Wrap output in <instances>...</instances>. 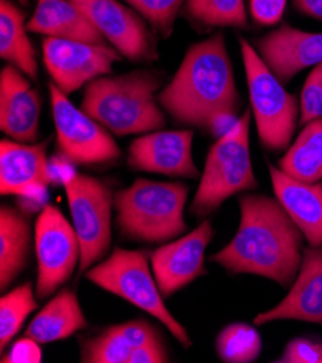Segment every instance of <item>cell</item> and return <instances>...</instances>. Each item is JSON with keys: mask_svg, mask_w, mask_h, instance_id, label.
Here are the masks:
<instances>
[{"mask_svg": "<svg viewBox=\"0 0 322 363\" xmlns=\"http://www.w3.org/2000/svg\"><path fill=\"white\" fill-rule=\"evenodd\" d=\"M236 236L211 262L233 275L252 274L291 286L304 259V233L277 199L243 194Z\"/></svg>", "mask_w": 322, "mask_h": 363, "instance_id": "cell-1", "label": "cell"}, {"mask_svg": "<svg viewBox=\"0 0 322 363\" xmlns=\"http://www.w3.org/2000/svg\"><path fill=\"white\" fill-rule=\"evenodd\" d=\"M158 101L173 122L205 132L220 113H238L241 100L224 33L188 48Z\"/></svg>", "mask_w": 322, "mask_h": 363, "instance_id": "cell-2", "label": "cell"}, {"mask_svg": "<svg viewBox=\"0 0 322 363\" xmlns=\"http://www.w3.org/2000/svg\"><path fill=\"white\" fill-rule=\"evenodd\" d=\"M162 77L152 69L103 76L84 87L83 111L116 136L145 135L166 126L158 101Z\"/></svg>", "mask_w": 322, "mask_h": 363, "instance_id": "cell-3", "label": "cell"}, {"mask_svg": "<svg viewBox=\"0 0 322 363\" xmlns=\"http://www.w3.org/2000/svg\"><path fill=\"white\" fill-rule=\"evenodd\" d=\"M188 186L139 178L115 193L116 225L120 235L143 243H163L183 236Z\"/></svg>", "mask_w": 322, "mask_h": 363, "instance_id": "cell-4", "label": "cell"}, {"mask_svg": "<svg viewBox=\"0 0 322 363\" xmlns=\"http://www.w3.org/2000/svg\"><path fill=\"white\" fill-rule=\"evenodd\" d=\"M250 122L252 111L247 108L234 128L211 147L190 207V211L197 217H207L227 199L258 189L250 155Z\"/></svg>", "mask_w": 322, "mask_h": 363, "instance_id": "cell-5", "label": "cell"}, {"mask_svg": "<svg viewBox=\"0 0 322 363\" xmlns=\"http://www.w3.org/2000/svg\"><path fill=\"white\" fill-rule=\"evenodd\" d=\"M151 257L143 250L116 247L112 255L86 272V278L107 293L119 296L155 317L185 349L192 346L190 335L163 303Z\"/></svg>", "mask_w": 322, "mask_h": 363, "instance_id": "cell-6", "label": "cell"}, {"mask_svg": "<svg viewBox=\"0 0 322 363\" xmlns=\"http://www.w3.org/2000/svg\"><path fill=\"white\" fill-rule=\"evenodd\" d=\"M238 44L259 140L269 152L286 151L299 125V99L286 91L284 84L262 61L255 45L244 38H238Z\"/></svg>", "mask_w": 322, "mask_h": 363, "instance_id": "cell-7", "label": "cell"}, {"mask_svg": "<svg viewBox=\"0 0 322 363\" xmlns=\"http://www.w3.org/2000/svg\"><path fill=\"white\" fill-rule=\"evenodd\" d=\"M61 183L81 246L79 275H83L110 249L115 194L98 178L81 172H67L61 177Z\"/></svg>", "mask_w": 322, "mask_h": 363, "instance_id": "cell-8", "label": "cell"}, {"mask_svg": "<svg viewBox=\"0 0 322 363\" xmlns=\"http://www.w3.org/2000/svg\"><path fill=\"white\" fill-rule=\"evenodd\" d=\"M50 97L57 148L65 161L83 167H103L122 158V150L112 132L79 108L54 83H50Z\"/></svg>", "mask_w": 322, "mask_h": 363, "instance_id": "cell-9", "label": "cell"}, {"mask_svg": "<svg viewBox=\"0 0 322 363\" xmlns=\"http://www.w3.org/2000/svg\"><path fill=\"white\" fill-rule=\"evenodd\" d=\"M35 252L38 261L37 296L44 300L71 279L81 259L77 232L54 204L48 203L35 223Z\"/></svg>", "mask_w": 322, "mask_h": 363, "instance_id": "cell-10", "label": "cell"}, {"mask_svg": "<svg viewBox=\"0 0 322 363\" xmlns=\"http://www.w3.org/2000/svg\"><path fill=\"white\" fill-rule=\"evenodd\" d=\"M123 58L149 64L159 58L155 32L133 8L119 0H73Z\"/></svg>", "mask_w": 322, "mask_h": 363, "instance_id": "cell-11", "label": "cell"}, {"mask_svg": "<svg viewBox=\"0 0 322 363\" xmlns=\"http://www.w3.org/2000/svg\"><path fill=\"white\" fill-rule=\"evenodd\" d=\"M42 55L52 83L67 96L98 77L112 74L113 65L123 58L112 45L58 38H44Z\"/></svg>", "mask_w": 322, "mask_h": 363, "instance_id": "cell-12", "label": "cell"}, {"mask_svg": "<svg viewBox=\"0 0 322 363\" xmlns=\"http://www.w3.org/2000/svg\"><path fill=\"white\" fill-rule=\"evenodd\" d=\"M214 238V228L204 220L191 233L171 240L151 253V265L163 298L181 291L183 288L207 274L205 249Z\"/></svg>", "mask_w": 322, "mask_h": 363, "instance_id": "cell-13", "label": "cell"}, {"mask_svg": "<svg viewBox=\"0 0 322 363\" xmlns=\"http://www.w3.org/2000/svg\"><path fill=\"white\" fill-rule=\"evenodd\" d=\"M191 129L154 130L132 140L127 165L134 171L169 177L197 178L200 171L192 158Z\"/></svg>", "mask_w": 322, "mask_h": 363, "instance_id": "cell-14", "label": "cell"}, {"mask_svg": "<svg viewBox=\"0 0 322 363\" xmlns=\"http://www.w3.org/2000/svg\"><path fill=\"white\" fill-rule=\"evenodd\" d=\"M255 48L276 79L288 84L301 71L322 62V32L282 25L259 38Z\"/></svg>", "mask_w": 322, "mask_h": 363, "instance_id": "cell-15", "label": "cell"}, {"mask_svg": "<svg viewBox=\"0 0 322 363\" xmlns=\"http://www.w3.org/2000/svg\"><path fill=\"white\" fill-rule=\"evenodd\" d=\"M21 69L6 65L0 72V129L9 139L35 143L40 138L42 100Z\"/></svg>", "mask_w": 322, "mask_h": 363, "instance_id": "cell-16", "label": "cell"}, {"mask_svg": "<svg viewBox=\"0 0 322 363\" xmlns=\"http://www.w3.org/2000/svg\"><path fill=\"white\" fill-rule=\"evenodd\" d=\"M51 139L22 143L13 139L0 142V193L2 196H28L47 190L52 172L47 158Z\"/></svg>", "mask_w": 322, "mask_h": 363, "instance_id": "cell-17", "label": "cell"}, {"mask_svg": "<svg viewBox=\"0 0 322 363\" xmlns=\"http://www.w3.org/2000/svg\"><path fill=\"white\" fill-rule=\"evenodd\" d=\"M279 320H298L322 325V246L304 249L302 265L289 293L277 306L258 314L253 324L265 325Z\"/></svg>", "mask_w": 322, "mask_h": 363, "instance_id": "cell-18", "label": "cell"}, {"mask_svg": "<svg viewBox=\"0 0 322 363\" xmlns=\"http://www.w3.org/2000/svg\"><path fill=\"white\" fill-rule=\"evenodd\" d=\"M163 340L161 330L145 318H136L105 328L97 336L81 342L84 363H129L140 347Z\"/></svg>", "mask_w": 322, "mask_h": 363, "instance_id": "cell-19", "label": "cell"}, {"mask_svg": "<svg viewBox=\"0 0 322 363\" xmlns=\"http://www.w3.org/2000/svg\"><path fill=\"white\" fill-rule=\"evenodd\" d=\"M276 199L292 217L311 246H322V183H304L269 164Z\"/></svg>", "mask_w": 322, "mask_h": 363, "instance_id": "cell-20", "label": "cell"}, {"mask_svg": "<svg viewBox=\"0 0 322 363\" xmlns=\"http://www.w3.org/2000/svg\"><path fill=\"white\" fill-rule=\"evenodd\" d=\"M28 30L76 43L109 45L88 15L73 0H38Z\"/></svg>", "mask_w": 322, "mask_h": 363, "instance_id": "cell-21", "label": "cell"}, {"mask_svg": "<svg viewBox=\"0 0 322 363\" xmlns=\"http://www.w3.org/2000/svg\"><path fill=\"white\" fill-rule=\"evenodd\" d=\"M87 325L77 293L71 288H62L32 318L23 336L38 345H47L68 339L87 329Z\"/></svg>", "mask_w": 322, "mask_h": 363, "instance_id": "cell-22", "label": "cell"}, {"mask_svg": "<svg viewBox=\"0 0 322 363\" xmlns=\"http://www.w3.org/2000/svg\"><path fill=\"white\" fill-rule=\"evenodd\" d=\"M32 228L28 213L11 206L0 210V289L18 279L29 262Z\"/></svg>", "mask_w": 322, "mask_h": 363, "instance_id": "cell-23", "label": "cell"}, {"mask_svg": "<svg viewBox=\"0 0 322 363\" xmlns=\"http://www.w3.org/2000/svg\"><path fill=\"white\" fill-rule=\"evenodd\" d=\"M28 32L26 12L12 0H0V57L37 80L40 67Z\"/></svg>", "mask_w": 322, "mask_h": 363, "instance_id": "cell-24", "label": "cell"}, {"mask_svg": "<svg viewBox=\"0 0 322 363\" xmlns=\"http://www.w3.org/2000/svg\"><path fill=\"white\" fill-rule=\"evenodd\" d=\"M277 164L282 172L304 183L322 181V119L304 125Z\"/></svg>", "mask_w": 322, "mask_h": 363, "instance_id": "cell-25", "label": "cell"}, {"mask_svg": "<svg viewBox=\"0 0 322 363\" xmlns=\"http://www.w3.org/2000/svg\"><path fill=\"white\" fill-rule=\"evenodd\" d=\"M185 16L204 29L248 26L244 0H187Z\"/></svg>", "mask_w": 322, "mask_h": 363, "instance_id": "cell-26", "label": "cell"}, {"mask_svg": "<svg viewBox=\"0 0 322 363\" xmlns=\"http://www.w3.org/2000/svg\"><path fill=\"white\" fill-rule=\"evenodd\" d=\"M37 289L32 282H25L0 298V352H5L21 332L25 320L38 308L35 298Z\"/></svg>", "mask_w": 322, "mask_h": 363, "instance_id": "cell-27", "label": "cell"}, {"mask_svg": "<svg viewBox=\"0 0 322 363\" xmlns=\"http://www.w3.org/2000/svg\"><path fill=\"white\" fill-rule=\"evenodd\" d=\"M262 349L263 342L255 324H227L216 337V353L226 363H252L258 360Z\"/></svg>", "mask_w": 322, "mask_h": 363, "instance_id": "cell-28", "label": "cell"}, {"mask_svg": "<svg viewBox=\"0 0 322 363\" xmlns=\"http://www.w3.org/2000/svg\"><path fill=\"white\" fill-rule=\"evenodd\" d=\"M145 19L156 35L169 38L175 21L187 0H123Z\"/></svg>", "mask_w": 322, "mask_h": 363, "instance_id": "cell-29", "label": "cell"}, {"mask_svg": "<svg viewBox=\"0 0 322 363\" xmlns=\"http://www.w3.org/2000/svg\"><path fill=\"white\" fill-rule=\"evenodd\" d=\"M299 125H306L315 119H322V62L315 65L308 74L299 97Z\"/></svg>", "mask_w": 322, "mask_h": 363, "instance_id": "cell-30", "label": "cell"}, {"mask_svg": "<svg viewBox=\"0 0 322 363\" xmlns=\"http://www.w3.org/2000/svg\"><path fill=\"white\" fill-rule=\"evenodd\" d=\"M279 363H322V339L295 337L275 360Z\"/></svg>", "mask_w": 322, "mask_h": 363, "instance_id": "cell-31", "label": "cell"}, {"mask_svg": "<svg viewBox=\"0 0 322 363\" xmlns=\"http://www.w3.org/2000/svg\"><path fill=\"white\" fill-rule=\"evenodd\" d=\"M288 0H248V15L262 26L277 25L284 13Z\"/></svg>", "mask_w": 322, "mask_h": 363, "instance_id": "cell-32", "label": "cell"}, {"mask_svg": "<svg viewBox=\"0 0 322 363\" xmlns=\"http://www.w3.org/2000/svg\"><path fill=\"white\" fill-rule=\"evenodd\" d=\"M42 354L38 349V343L28 337L19 340L8 356L2 357V362H41Z\"/></svg>", "mask_w": 322, "mask_h": 363, "instance_id": "cell-33", "label": "cell"}, {"mask_svg": "<svg viewBox=\"0 0 322 363\" xmlns=\"http://www.w3.org/2000/svg\"><path fill=\"white\" fill-rule=\"evenodd\" d=\"M292 2L301 15L322 21V0H292Z\"/></svg>", "mask_w": 322, "mask_h": 363, "instance_id": "cell-34", "label": "cell"}, {"mask_svg": "<svg viewBox=\"0 0 322 363\" xmlns=\"http://www.w3.org/2000/svg\"><path fill=\"white\" fill-rule=\"evenodd\" d=\"M16 2H18L19 5H23V6H26V5L29 4V0H16Z\"/></svg>", "mask_w": 322, "mask_h": 363, "instance_id": "cell-35", "label": "cell"}]
</instances>
